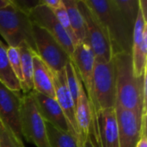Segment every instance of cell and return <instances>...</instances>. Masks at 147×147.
Masks as SVG:
<instances>
[{
  "instance_id": "cell-15",
  "label": "cell",
  "mask_w": 147,
  "mask_h": 147,
  "mask_svg": "<svg viewBox=\"0 0 147 147\" xmlns=\"http://www.w3.org/2000/svg\"><path fill=\"white\" fill-rule=\"evenodd\" d=\"M100 147H120L115 108L102 109L96 115Z\"/></svg>"
},
{
  "instance_id": "cell-26",
  "label": "cell",
  "mask_w": 147,
  "mask_h": 147,
  "mask_svg": "<svg viewBox=\"0 0 147 147\" xmlns=\"http://www.w3.org/2000/svg\"><path fill=\"white\" fill-rule=\"evenodd\" d=\"M37 3L44 5L53 11L59 8L63 4V1L62 0H40Z\"/></svg>"
},
{
  "instance_id": "cell-27",
  "label": "cell",
  "mask_w": 147,
  "mask_h": 147,
  "mask_svg": "<svg viewBox=\"0 0 147 147\" xmlns=\"http://www.w3.org/2000/svg\"><path fill=\"white\" fill-rule=\"evenodd\" d=\"M139 7L140 9L142 12V15L145 18V20L146 21V14H147V1L146 0H139ZM147 22V21H146Z\"/></svg>"
},
{
  "instance_id": "cell-25",
  "label": "cell",
  "mask_w": 147,
  "mask_h": 147,
  "mask_svg": "<svg viewBox=\"0 0 147 147\" xmlns=\"http://www.w3.org/2000/svg\"><path fill=\"white\" fill-rule=\"evenodd\" d=\"M53 13L54 14V16H56V18L58 19V21L59 22V23L61 24L63 28L66 31V33L68 34V35L71 39L74 46H76L78 44V40L75 37V34L72 31V29H71L70 21H69V17H68V15H67V12H66V9L65 8L64 3L59 8H58L57 9L53 10Z\"/></svg>"
},
{
  "instance_id": "cell-4",
  "label": "cell",
  "mask_w": 147,
  "mask_h": 147,
  "mask_svg": "<svg viewBox=\"0 0 147 147\" xmlns=\"http://www.w3.org/2000/svg\"><path fill=\"white\" fill-rule=\"evenodd\" d=\"M94 112L113 109L116 102V68L112 58L109 61L95 59L93 71Z\"/></svg>"
},
{
  "instance_id": "cell-30",
  "label": "cell",
  "mask_w": 147,
  "mask_h": 147,
  "mask_svg": "<svg viewBox=\"0 0 147 147\" xmlns=\"http://www.w3.org/2000/svg\"><path fill=\"white\" fill-rule=\"evenodd\" d=\"M83 147H96V146H95V145L93 144V142L91 141L90 138V137H88V139L85 140V142H84V144Z\"/></svg>"
},
{
  "instance_id": "cell-5",
  "label": "cell",
  "mask_w": 147,
  "mask_h": 147,
  "mask_svg": "<svg viewBox=\"0 0 147 147\" xmlns=\"http://www.w3.org/2000/svg\"><path fill=\"white\" fill-rule=\"evenodd\" d=\"M21 131L22 138L36 147H50L46 121L41 117L33 90L22 96L21 109Z\"/></svg>"
},
{
  "instance_id": "cell-18",
  "label": "cell",
  "mask_w": 147,
  "mask_h": 147,
  "mask_svg": "<svg viewBox=\"0 0 147 147\" xmlns=\"http://www.w3.org/2000/svg\"><path fill=\"white\" fill-rule=\"evenodd\" d=\"M66 9L71 29L78 43L85 40V28L83 16L78 7V0H62Z\"/></svg>"
},
{
  "instance_id": "cell-22",
  "label": "cell",
  "mask_w": 147,
  "mask_h": 147,
  "mask_svg": "<svg viewBox=\"0 0 147 147\" xmlns=\"http://www.w3.org/2000/svg\"><path fill=\"white\" fill-rule=\"evenodd\" d=\"M114 3L130 25L134 28L139 12V0H114Z\"/></svg>"
},
{
  "instance_id": "cell-7",
  "label": "cell",
  "mask_w": 147,
  "mask_h": 147,
  "mask_svg": "<svg viewBox=\"0 0 147 147\" xmlns=\"http://www.w3.org/2000/svg\"><path fill=\"white\" fill-rule=\"evenodd\" d=\"M33 38L36 53L53 72L64 70L71 57L60 44L44 28L33 24Z\"/></svg>"
},
{
  "instance_id": "cell-24",
  "label": "cell",
  "mask_w": 147,
  "mask_h": 147,
  "mask_svg": "<svg viewBox=\"0 0 147 147\" xmlns=\"http://www.w3.org/2000/svg\"><path fill=\"white\" fill-rule=\"evenodd\" d=\"M0 147H24L22 140L9 129L0 120Z\"/></svg>"
},
{
  "instance_id": "cell-6",
  "label": "cell",
  "mask_w": 147,
  "mask_h": 147,
  "mask_svg": "<svg viewBox=\"0 0 147 147\" xmlns=\"http://www.w3.org/2000/svg\"><path fill=\"white\" fill-rule=\"evenodd\" d=\"M78 7L83 16L85 28L86 43L92 50L95 59L109 61L113 58L111 45L105 29L94 12L84 0H78Z\"/></svg>"
},
{
  "instance_id": "cell-1",
  "label": "cell",
  "mask_w": 147,
  "mask_h": 147,
  "mask_svg": "<svg viewBox=\"0 0 147 147\" xmlns=\"http://www.w3.org/2000/svg\"><path fill=\"white\" fill-rule=\"evenodd\" d=\"M116 68V102L124 109L147 116L146 71L136 78L133 71L130 53H120L113 56Z\"/></svg>"
},
{
  "instance_id": "cell-11",
  "label": "cell",
  "mask_w": 147,
  "mask_h": 147,
  "mask_svg": "<svg viewBox=\"0 0 147 147\" xmlns=\"http://www.w3.org/2000/svg\"><path fill=\"white\" fill-rule=\"evenodd\" d=\"M120 147H135L141 135V115L115 103Z\"/></svg>"
},
{
  "instance_id": "cell-14",
  "label": "cell",
  "mask_w": 147,
  "mask_h": 147,
  "mask_svg": "<svg viewBox=\"0 0 147 147\" xmlns=\"http://www.w3.org/2000/svg\"><path fill=\"white\" fill-rule=\"evenodd\" d=\"M53 84H54V93L55 99L61 108L68 123L72 128L74 134L77 136V123H76V115H75V103L71 97L66 84L65 68L64 70L57 72H53ZM78 138V137H77Z\"/></svg>"
},
{
  "instance_id": "cell-29",
  "label": "cell",
  "mask_w": 147,
  "mask_h": 147,
  "mask_svg": "<svg viewBox=\"0 0 147 147\" xmlns=\"http://www.w3.org/2000/svg\"><path fill=\"white\" fill-rule=\"evenodd\" d=\"M12 3V0H0V9H5Z\"/></svg>"
},
{
  "instance_id": "cell-12",
  "label": "cell",
  "mask_w": 147,
  "mask_h": 147,
  "mask_svg": "<svg viewBox=\"0 0 147 147\" xmlns=\"http://www.w3.org/2000/svg\"><path fill=\"white\" fill-rule=\"evenodd\" d=\"M146 54L147 22L145 20L141 10L139 9L133 29V45L131 52L133 71L136 78H140L146 69Z\"/></svg>"
},
{
  "instance_id": "cell-8",
  "label": "cell",
  "mask_w": 147,
  "mask_h": 147,
  "mask_svg": "<svg viewBox=\"0 0 147 147\" xmlns=\"http://www.w3.org/2000/svg\"><path fill=\"white\" fill-rule=\"evenodd\" d=\"M28 16L33 24L47 31L60 44L69 56H71L75 46L51 9L37 3L28 11Z\"/></svg>"
},
{
  "instance_id": "cell-20",
  "label": "cell",
  "mask_w": 147,
  "mask_h": 147,
  "mask_svg": "<svg viewBox=\"0 0 147 147\" xmlns=\"http://www.w3.org/2000/svg\"><path fill=\"white\" fill-rule=\"evenodd\" d=\"M46 129L50 147H78V138L72 133L59 130L47 122Z\"/></svg>"
},
{
  "instance_id": "cell-23",
  "label": "cell",
  "mask_w": 147,
  "mask_h": 147,
  "mask_svg": "<svg viewBox=\"0 0 147 147\" xmlns=\"http://www.w3.org/2000/svg\"><path fill=\"white\" fill-rule=\"evenodd\" d=\"M7 57L11 67V70L20 83V86L22 83V67H21V59L20 53L17 47H7Z\"/></svg>"
},
{
  "instance_id": "cell-17",
  "label": "cell",
  "mask_w": 147,
  "mask_h": 147,
  "mask_svg": "<svg viewBox=\"0 0 147 147\" xmlns=\"http://www.w3.org/2000/svg\"><path fill=\"white\" fill-rule=\"evenodd\" d=\"M20 53L21 67L22 74V83L21 84V90L24 94H28L33 90V56L35 53L32 49L25 43L17 47ZM36 54V53H35Z\"/></svg>"
},
{
  "instance_id": "cell-10",
  "label": "cell",
  "mask_w": 147,
  "mask_h": 147,
  "mask_svg": "<svg viewBox=\"0 0 147 147\" xmlns=\"http://www.w3.org/2000/svg\"><path fill=\"white\" fill-rule=\"evenodd\" d=\"M71 60L82 81L94 115V118L96 121V116L94 112L93 96V71L95 65V55L86 43L79 42L74 47V51L71 56Z\"/></svg>"
},
{
  "instance_id": "cell-3",
  "label": "cell",
  "mask_w": 147,
  "mask_h": 147,
  "mask_svg": "<svg viewBox=\"0 0 147 147\" xmlns=\"http://www.w3.org/2000/svg\"><path fill=\"white\" fill-rule=\"evenodd\" d=\"M0 34L8 47H18L25 43L36 53L33 23L28 12L21 8L16 1L12 0L9 6L0 9Z\"/></svg>"
},
{
  "instance_id": "cell-16",
  "label": "cell",
  "mask_w": 147,
  "mask_h": 147,
  "mask_svg": "<svg viewBox=\"0 0 147 147\" xmlns=\"http://www.w3.org/2000/svg\"><path fill=\"white\" fill-rule=\"evenodd\" d=\"M33 90L55 98L53 71L35 53L33 56Z\"/></svg>"
},
{
  "instance_id": "cell-21",
  "label": "cell",
  "mask_w": 147,
  "mask_h": 147,
  "mask_svg": "<svg viewBox=\"0 0 147 147\" xmlns=\"http://www.w3.org/2000/svg\"><path fill=\"white\" fill-rule=\"evenodd\" d=\"M65 73L67 87L69 89V91L71 95V97L73 99L76 107L78 99L80 95V90L83 87V84L71 60L68 62L65 66Z\"/></svg>"
},
{
  "instance_id": "cell-9",
  "label": "cell",
  "mask_w": 147,
  "mask_h": 147,
  "mask_svg": "<svg viewBox=\"0 0 147 147\" xmlns=\"http://www.w3.org/2000/svg\"><path fill=\"white\" fill-rule=\"evenodd\" d=\"M22 96L18 91H13L0 82V120L22 141L21 131V109Z\"/></svg>"
},
{
  "instance_id": "cell-13",
  "label": "cell",
  "mask_w": 147,
  "mask_h": 147,
  "mask_svg": "<svg viewBox=\"0 0 147 147\" xmlns=\"http://www.w3.org/2000/svg\"><path fill=\"white\" fill-rule=\"evenodd\" d=\"M33 93L38 106L39 112L43 120L54 127L65 132L72 133L76 136L56 99L47 96L34 90H33Z\"/></svg>"
},
{
  "instance_id": "cell-19",
  "label": "cell",
  "mask_w": 147,
  "mask_h": 147,
  "mask_svg": "<svg viewBox=\"0 0 147 147\" xmlns=\"http://www.w3.org/2000/svg\"><path fill=\"white\" fill-rule=\"evenodd\" d=\"M0 82L13 91H21L20 83L14 75L7 57V47L0 40Z\"/></svg>"
},
{
  "instance_id": "cell-2",
  "label": "cell",
  "mask_w": 147,
  "mask_h": 147,
  "mask_svg": "<svg viewBox=\"0 0 147 147\" xmlns=\"http://www.w3.org/2000/svg\"><path fill=\"white\" fill-rule=\"evenodd\" d=\"M94 12L109 37L113 56L132 52L133 28L127 23L114 0H84Z\"/></svg>"
},
{
  "instance_id": "cell-28",
  "label": "cell",
  "mask_w": 147,
  "mask_h": 147,
  "mask_svg": "<svg viewBox=\"0 0 147 147\" xmlns=\"http://www.w3.org/2000/svg\"><path fill=\"white\" fill-rule=\"evenodd\" d=\"M135 147H147V134L146 133H141L140 138Z\"/></svg>"
}]
</instances>
